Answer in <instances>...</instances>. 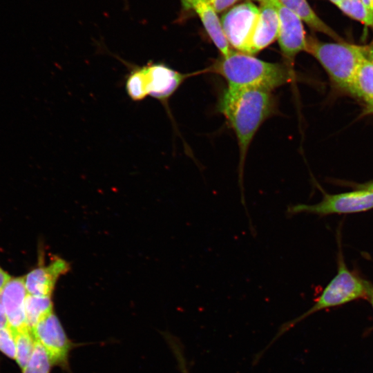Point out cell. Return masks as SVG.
Here are the masks:
<instances>
[{"label":"cell","mask_w":373,"mask_h":373,"mask_svg":"<svg viewBox=\"0 0 373 373\" xmlns=\"http://www.w3.org/2000/svg\"><path fill=\"white\" fill-rule=\"evenodd\" d=\"M218 110L233 128L240 149L238 184L240 200L247 212L243 187V171L248 148L262 123L276 110V101L271 91L261 88H227L221 95Z\"/></svg>","instance_id":"cell-1"},{"label":"cell","mask_w":373,"mask_h":373,"mask_svg":"<svg viewBox=\"0 0 373 373\" xmlns=\"http://www.w3.org/2000/svg\"><path fill=\"white\" fill-rule=\"evenodd\" d=\"M221 75L232 89L254 88L272 91L295 78L287 65L261 60L252 55L233 51L217 60L209 68Z\"/></svg>","instance_id":"cell-2"},{"label":"cell","mask_w":373,"mask_h":373,"mask_svg":"<svg viewBox=\"0 0 373 373\" xmlns=\"http://www.w3.org/2000/svg\"><path fill=\"white\" fill-rule=\"evenodd\" d=\"M128 68L125 77V90L134 102L147 97L158 100L169 112V100L182 84L192 74L182 73L163 62L149 61L139 66L116 57Z\"/></svg>","instance_id":"cell-3"},{"label":"cell","mask_w":373,"mask_h":373,"mask_svg":"<svg viewBox=\"0 0 373 373\" xmlns=\"http://www.w3.org/2000/svg\"><path fill=\"white\" fill-rule=\"evenodd\" d=\"M305 51L320 63L335 89L353 95L357 70L366 58L364 46L343 41L324 42L308 36Z\"/></svg>","instance_id":"cell-4"},{"label":"cell","mask_w":373,"mask_h":373,"mask_svg":"<svg viewBox=\"0 0 373 373\" xmlns=\"http://www.w3.org/2000/svg\"><path fill=\"white\" fill-rule=\"evenodd\" d=\"M337 259L338 269L336 276L324 288L314 305L300 316L284 323L275 339L316 312L341 306L358 299L366 298L368 281L348 269L341 250L338 251Z\"/></svg>","instance_id":"cell-5"},{"label":"cell","mask_w":373,"mask_h":373,"mask_svg":"<svg viewBox=\"0 0 373 373\" xmlns=\"http://www.w3.org/2000/svg\"><path fill=\"white\" fill-rule=\"evenodd\" d=\"M373 209V191L356 189L337 194L323 195V199L314 204H296L287 207L289 217L301 213L325 216L332 214H349Z\"/></svg>","instance_id":"cell-6"},{"label":"cell","mask_w":373,"mask_h":373,"mask_svg":"<svg viewBox=\"0 0 373 373\" xmlns=\"http://www.w3.org/2000/svg\"><path fill=\"white\" fill-rule=\"evenodd\" d=\"M37 341L46 351L52 366H58L66 373H73L70 354L76 344L69 338L60 320L53 312L33 329Z\"/></svg>","instance_id":"cell-7"},{"label":"cell","mask_w":373,"mask_h":373,"mask_svg":"<svg viewBox=\"0 0 373 373\" xmlns=\"http://www.w3.org/2000/svg\"><path fill=\"white\" fill-rule=\"evenodd\" d=\"M258 16L259 8L250 1L232 7L222 16L220 21L226 38L237 51L247 54Z\"/></svg>","instance_id":"cell-8"},{"label":"cell","mask_w":373,"mask_h":373,"mask_svg":"<svg viewBox=\"0 0 373 373\" xmlns=\"http://www.w3.org/2000/svg\"><path fill=\"white\" fill-rule=\"evenodd\" d=\"M279 28L278 41L285 64L293 68L296 57L305 51L307 35L303 21L280 3L277 6Z\"/></svg>","instance_id":"cell-9"},{"label":"cell","mask_w":373,"mask_h":373,"mask_svg":"<svg viewBox=\"0 0 373 373\" xmlns=\"http://www.w3.org/2000/svg\"><path fill=\"white\" fill-rule=\"evenodd\" d=\"M27 295L24 276L11 278L0 292V304L13 332L28 327L25 314Z\"/></svg>","instance_id":"cell-10"},{"label":"cell","mask_w":373,"mask_h":373,"mask_svg":"<svg viewBox=\"0 0 373 373\" xmlns=\"http://www.w3.org/2000/svg\"><path fill=\"white\" fill-rule=\"evenodd\" d=\"M68 268V263L60 258H54L46 266L41 265L34 268L24 276L28 294L51 296L57 279Z\"/></svg>","instance_id":"cell-11"},{"label":"cell","mask_w":373,"mask_h":373,"mask_svg":"<svg viewBox=\"0 0 373 373\" xmlns=\"http://www.w3.org/2000/svg\"><path fill=\"white\" fill-rule=\"evenodd\" d=\"M278 4L267 3L260 5L247 54L254 55L277 39L279 28Z\"/></svg>","instance_id":"cell-12"},{"label":"cell","mask_w":373,"mask_h":373,"mask_svg":"<svg viewBox=\"0 0 373 373\" xmlns=\"http://www.w3.org/2000/svg\"><path fill=\"white\" fill-rule=\"evenodd\" d=\"M194 11L202 23L209 37L222 57L229 55L232 50L224 35L221 21L217 12L207 0H196L193 6Z\"/></svg>","instance_id":"cell-13"},{"label":"cell","mask_w":373,"mask_h":373,"mask_svg":"<svg viewBox=\"0 0 373 373\" xmlns=\"http://www.w3.org/2000/svg\"><path fill=\"white\" fill-rule=\"evenodd\" d=\"M279 1L313 30L325 34L336 41H343L342 38L316 15L307 0H279Z\"/></svg>","instance_id":"cell-14"},{"label":"cell","mask_w":373,"mask_h":373,"mask_svg":"<svg viewBox=\"0 0 373 373\" xmlns=\"http://www.w3.org/2000/svg\"><path fill=\"white\" fill-rule=\"evenodd\" d=\"M353 95L365 104L368 113L373 115V62L365 58L361 62L353 85Z\"/></svg>","instance_id":"cell-15"},{"label":"cell","mask_w":373,"mask_h":373,"mask_svg":"<svg viewBox=\"0 0 373 373\" xmlns=\"http://www.w3.org/2000/svg\"><path fill=\"white\" fill-rule=\"evenodd\" d=\"M53 312L51 296L28 294L25 301V314L27 325L32 330L43 319Z\"/></svg>","instance_id":"cell-16"},{"label":"cell","mask_w":373,"mask_h":373,"mask_svg":"<svg viewBox=\"0 0 373 373\" xmlns=\"http://www.w3.org/2000/svg\"><path fill=\"white\" fill-rule=\"evenodd\" d=\"M16 341V361L23 370L28 363L36 347L37 340L30 328L26 327L14 332Z\"/></svg>","instance_id":"cell-17"},{"label":"cell","mask_w":373,"mask_h":373,"mask_svg":"<svg viewBox=\"0 0 373 373\" xmlns=\"http://www.w3.org/2000/svg\"><path fill=\"white\" fill-rule=\"evenodd\" d=\"M52 365L43 348L37 341L34 352L23 373H50Z\"/></svg>","instance_id":"cell-18"},{"label":"cell","mask_w":373,"mask_h":373,"mask_svg":"<svg viewBox=\"0 0 373 373\" xmlns=\"http://www.w3.org/2000/svg\"><path fill=\"white\" fill-rule=\"evenodd\" d=\"M337 7L347 16L372 28L368 14L361 0H341Z\"/></svg>","instance_id":"cell-19"},{"label":"cell","mask_w":373,"mask_h":373,"mask_svg":"<svg viewBox=\"0 0 373 373\" xmlns=\"http://www.w3.org/2000/svg\"><path fill=\"white\" fill-rule=\"evenodd\" d=\"M0 352L11 359H16L15 336L9 325L0 329Z\"/></svg>","instance_id":"cell-20"},{"label":"cell","mask_w":373,"mask_h":373,"mask_svg":"<svg viewBox=\"0 0 373 373\" xmlns=\"http://www.w3.org/2000/svg\"><path fill=\"white\" fill-rule=\"evenodd\" d=\"M239 1L240 0H207L217 13L227 10Z\"/></svg>","instance_id":"cell-21"},{"label":"cell","mask_w":373,"mask_h":373,"mask_svg":"<svg viewBox=\"0 0 373 373\" xmlns=\"http://www.w3.org/2000/svg\"><path fill=\"white\" fill-rule=\"evenodd\" d=\"M196 0H180L181 5L180 10V20L182 19L187 13L190 11H192L193 6Z\"/></svg>","instance_id":"cell-22"},{"label":"cell","mask_w":373,"mask_h":373,"mask_svg":"<svg viewBox=\"0 0 373 373\" xmlns=\"http://www.w3.org/2000/svg\"><path fill=\"white\" fill-rule=\"evenodd\" d=\"M172 345H173V351H175V356L178 358V361L180 370L182 371V373H189V372L187 370V367L186 366V364L184 363L183 356L181 354V352H180L179 349L175 348L173 344H172Z\"/></svg>","instance_id":"cell-23"},{"label":"cell","mask_w":373,"mask_h":373,"mask_svg":"<svg viewBox=\"0 0 373 373\" xmlns=\"http://www.w3.org/2000/svg\"><path fill=\"white\" fill-rule=\"evenodd\" d=\"M368 14L373 28V0H361Z\"/></svg>","instance_id":"cell-24"},{"label":"cell","mask_w":373,"mask_h":373,"mask_svg":"<svg viewBox=\"0 0 373 373\" xmlns=\"http://www.w3.org/2000/svg\"><path fill=\"white\" fill-rule=\"evenodd\" d=\"M12 277L0 267V292Z\"/></svg>","instance_id":"cell-25"},{"label":"cell","mask_w":373,"mask_h":373,"mask_svg":"<svg viewBox=\"0 0 373 373\" xmlns=\"http://www.w3.org/2000/svg\"><path fill=\"white\" fill-rule=\"evenodd\" d=\"M364 48L366 58L373 62V38L369 44L364 46Z\"/></svg>","instance_id":"cell-26"},{"label":"cell","mask_w":373,"mask_h":373,"mask_svg":"<svg viewBox=\"0 0 373 373\" xmlns=\"http://www.w3.org/2000/svg\"><path fill=\"white\" fill-rule=\"evenodd\" d=\"M365 299H367V301L370 303L373 309V285L370 282L367 283V295Z\"/></svg>","instance_id":"cell-27"},{"label":"cell","mask_w":373,"mask_h":373,"mask_svg":"<svg viewBox=\"0 0 373 373\" xmlns=\"http://www.w3.org/2000/svg\"><path fill=\"white\" fill-rule=\"evenodd\" d=\"M8 322L6 315L3 309L2 306L0 304V329L8 326Z\"/></svg>","instance_id":"cell-28"},{"label":"cell","mask_w":373,"mask_h":373,"mask_svg":"<svg viewBox=\"0 0 373 373\" xmlns=\"http://www.w3.org/2000/svg\"><path fill=\"white\" fill-rule=\"evenodd\" d=\"M352 186H354L355 189H365L373 191V180L363 184H357L353 185Z\"/></svg>","instance_id":"cell-29"},{"label":"cell","mask_w":373,"mask_h":373,"mask_svg":"<svg viewBox=\"0 0 373 373\" xmlns=\"http://www.w3.org/2000/svg\"><path fill=\"white\" fill-rule=\"evenodd\" d=\"M252 1H256L260 2L261 4L267 3H271L274 4H278L280 3L279 0H252Z\"/></svg>","instance_id":"cell-30"},{"label":"cell","mask_w":373,"mask_h":373,"mask_svg":"<svg viewBox=\"0 0 373 373\" xmlns=\"http://www.w3.org/2000/svg\"><path fill=\"white\" fill-rule=\"evenodd\" d=\"M329 1L337 6V5L339 3V2L341 0H329Z\"/></svg>","instance_id":"cell-31"}]
</instances>
